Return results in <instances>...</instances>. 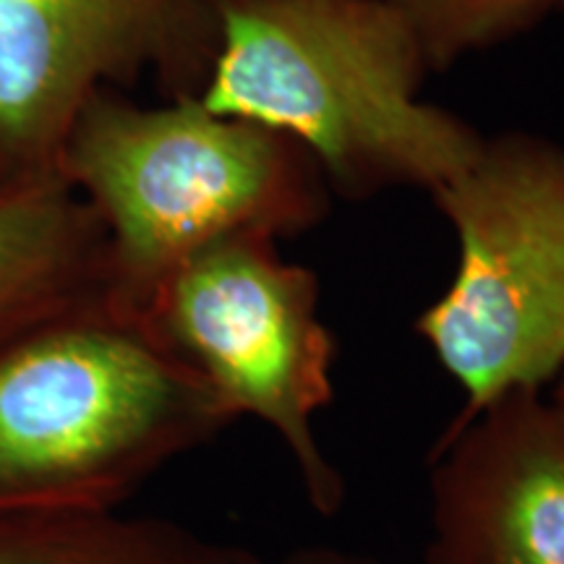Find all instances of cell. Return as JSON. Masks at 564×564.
Segmentation results:
<instances>
[{"label":"cell","instance_id":"6da1fadb","mask_svg":"<svg viewBox=\"0 0 564 564\" xmlns=\"http://www.w3.org/2000/svg\"><path fill=\"white\" fill-rule=\"evenodd\" d=\"M199 102L280 131L350 199L434 194L481 150L453 112L421 100L429 63L392 0H212Z\"/></svg>","mask_w":564,"mask_h":564},{"label":"cell","instance_id":"7a4b0ae2","mask_svg":"<svg viewBox=\"0 0 564 564\" xmlns=\"http://www.w3.org/2000/svg\"><path fill=\"white\" fill-rule=\"evenodd\" d=\"M230 423L147 316L84 303L0 340V518L121 510Z\"/></svg>","mask_w":564,"mask_h":564},{"label":"cell","instance_id":"3957f363","mask_svg":"<svg viewBox=\"0 0 564 564\" xmlns=\"http://www.w3.org/2000/svg\"><path fill=\"white\" fill-rule=\"evenodd\" d=\"M55 165L108 241L110 301L147 316L178 267L243 232L288 238L327 212V178L299 141L220 116L196 95L162 108L112 100L79 112Z\"/></svg>","mask_w":564,"mask_h":564},{"label":"cell","instance_id":"277c9868","mask_svg":"<svg viewBox=\"0 0 564 564\" xmlns=\"http://www.w3.org/2000/svg\"><path fill=\"white\" fill-rule=\"evenodd\" d=\"M432 196L457 270L415 333L463 390V421L564 369V150L525 133L484 139Z\"/></svg>","mask_w":564,"mask_h":564},{"label":"cell","instance_id":"5b68a950","mask_svg":"<svg viewBox=\"0 0 564 564\" xmlns=\"http://www.w3.org/2000/svg\"><path fill=\"white\" fill-rule=\"evenodd\" d=\"M319 280L288 262L278 238H225L186 259L152 299L150 319L232 421L267 423L291 453L308 505L335 514L345 481L314 434L335 400L337 343L319 312Z\"/></svg>","mask_w":564,"mask_h":564},{"label":"cell","instance_id":"8992f818","mask_svg":"<svg viewBox=\"0 0 564 564\" xmlns=\"http://www.w3.org/2000/svg\"><path fill=\"white\" fill-rule=\"evenodd\" d=\"M212 0H0V165L51 167L110 82L171 63Z\"/></svg>","mask_w":564,"mask_h":564},{"label":"cell","instance_id":"52a82bcc","mask_svg":"<svg viewBox=\"0 0 564 564\" xmlns=\"http://www.w3.org/2000/svg\"><path fill=\"white\" fill-rule=\"evenodd\" d=\"M423 564H564V421L518 390L449 421L429 455Z\"/></svg>","mask_w":564,"mask_h":564},{"label":"cell","instance_id":"ba28073f","mask_svg":"<svg viewBox=\"0 0 564 564\" xmlns=\"http://www.w3.org/2000/svg\"><path fill=\"white\" fill-rule=\"evenodd\" d=\"M108 293L105 230L61 167L0 175V340Z\"/></svg>","mask_w":564,"mask_h":564},{"label":"cell","instance_id":"9c48e42d","mask_svg":"<svg viewBox=\"0 0 564 564\" xmlns=\"http://www.w3.org/2000/svg\"><path fill=\"white\" fill-rule=\"evenodd\" d=\"M0 564H267L154 514L61 512L0 518Z\"/></svg>","mask_w":564,"mask_h":564},{"label":"cell","instance_id":"30bf717a","mask_svg":"<svg viewBox=\"0 0 564 564\" xmlns=\"http://www.w3.org/2000/svg\"><path fill=\"white\" fill-rule=\"evenodd\" d=\"M411 21L432 70L528 30L560 0H392Z\"/></svg>","mask_w":564,"mask_h":564},{"label":"cell","instance_id":"8fae6325","mask_svg":"<svg viewBox=\"0 0 564 564\" xmlns=\"http://www.w3.org/2000/svg\"><path fill=\"white\" fill-rule=\"evenodd\" d=\"M280 564H382L369 554L348 552V549H337L327 544L299 546L285 556Z\"/></svg>","mask_w":564,"mask_h":564},{"label":"cell","instance_id":"7c38bea8","mask_svg":"<svg viewBox=\"0 0 564 564\" xmlns=\"http://www.w3.org/2000/svg\"><path fill=\"white\" fill-rule=\"evenodd\" d=\"M554 382H556V387H554V394H552V403L556 408V413H560L562 421H564V369L560 371V377H556Z\"/></svg>","mask_w":564,"mask_h":564},{"label":"cell","instance_id":"4fadbf2b","mask_svg":"<svg viewBox=\"0 0 564 564\" xmlns=\"http://www.w3.org/2000/svg\"><path fill=\"white\" fill-rule=\"evenodd\" d=\"M6 173H11V171H6V167H3V165H0V175H6Z\"/></svg>","mask_w":564,"mask_h":564},{"label":"cell","instance_id":"5bb4252c","mask_svg":"<svg viewBox=\"0 0 564 564\" xmlns=\"http://www.w3.org/2000/svg\"><path fill=\"white\" fill-rule=\"evenodd\" d=\"M556 6H562V9H564V0H560V3H556Z\"/></svg>","mask_w":564,"mask_h":564}]
</instances>
